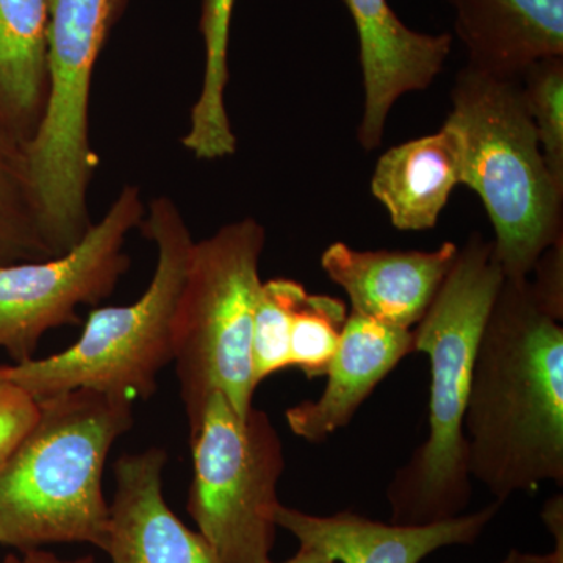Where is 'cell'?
Masks as SVG:
<instances>
[{
    "instance_id": "cell-1",
    "label": "cell",
    "mask_w": 563,
    "mask_h": 563,
    "mask_svg": "<svg viewBox=\"0 0 563 563\" xmlns=\"http://www.w3.org/2000/svg\"><path fill=\"white\" fill-rule=\"evenodd\" d=\"M463 433L466 466L496 503L563 485V328L528 277L506 279L474 358Z\"/></svg>"
},
{
    "instance_id": "cell-2",
    "label": "cell",
    "mask_w": 563,
    "mask_h": 563,
    "mask_svg": "<svg viewBox=\"0 0 563 563\" xmlns=\"http://www.w3.org/2000/svg\"><path fill=\"white\" fill-rule=\"evenodd\" d=\"M503 280L493 243L474 233L412 331L413 351L431 363L429 435L388 485L393 525L440 523L468 509L473 488L463 420L477 344Z\"/></svg>"
},
{
    "instance_id": "cell-3",
    "label": "cell",
    "mask_w": 563,
    "mask_h": 563,
    "mask_svg": "<svg viewBox=\"0 0 563 563\" xmlns=\"http://www.w3.org/2000/svg\"><path fill=\"white\" fill-rule=\"evenodd\" d=\"M35 424L0 468V544L88 543L106 551L103 470L133 426V401L77 388L41 399Z\"/></svg>"
},
{
    "instance_id": "cell-4",
    "label": "cell",
    "mask_w": 563,
    "mask_h": 563,
    "mask_svg": "<svg viewBox=\"0 0 563 563\" xmlns=\"http://www.w3.org/2000/svg\"><path fill=\"white\" fill-rule=\"evenodd\" d=\"M448 124L462 140V185L490 218L493 255L506 279H526L563 236V187L544 163L520 80L465 66L451 91Z\"/></svg>"
},
{
    "instance_id": "cell-5",
    "label": "cell",
    "mask_w": 563,
    "mask_h": 563,
    "mask_svg": "<svg viewBox=\"0 0 563 563\" xmlns=\"http://www.w3.org/2000/svg\"><path fill=\"white\" fill-rule=\"evenodd\" d=\"M140 229L157 247V266L135 302L92 310L68 350L2 365V373L36 401L77 388L131 401H146L157 391L158 374L174 358V318L195 239L166 196L152 199Z\"/></svg>"
},
{
    "instance_id": "cell-6",
    "label": "cell",
    "mask_w": 563,
    "mask_h": 563,
    "mask_svg": "<svg viewBox=\"0 0 563 563\" xmlns=\"http://www.w3.org/2000/svg\"><path fill=\"white\" fill-rule=\"evenodd\" d=\"M265 242L261 222L244 218L192 244L174 318L173 358L190 429L211 393H221L242 418L254 407L252 324Z\"/></svg>"
},
{
    "instance_id": "cell-7",
    "label": "cell",
    "mask_w": 563,
    "mask_h": 563,
    "mask_svg": "<svg viewBox=\"0 0 563 563\" xmlns=\"http://www.w3.org/2000/svg\"><path fill=\"white\" fill-rule=\"evenodd\" d=\"M128 2H49V95L35 135L24 144V157L44 233L55 255L76 246L92 224L88 190L98 166L90 141L92 74Z\"/></svg>"
},
{
    "instance_id": "cell-8",
    "label": "cell",
    "mask_w": 563,
    "mask_h": 563,
    "mask_svg": "<svg viewBox=\"0 0 563 563\" xmlns=\"http://www.w3.org/2000/svg\"><path fill=\"white\" fill-rule=\"evenodd\" d=\"M192 481L187 509L220 563H274L277 484L284 444L272 418H246L211 393L190 429Z\"/></svg>"
},
{
    "instance_id": "cell-9",
    "label": "cell",
    "mask_w": 563,
    "mask_h": 563,
    "mask_svg": "<svg viewBox=\"0 0 563 563\" xmlns=\"http://www.w3.org/2000/svg\"><path fill=\"white\" fill-rule=\"evenodd\" d=\"M146 214L141 191L125 185L76 246L44 261L0 266V350L11 365L35 358L52 329L80 324L77 309L98 306L131 268L125 240Z\"/></svg>"
},
{
    "instance_id": "cell-10",
    "label": "cell",
    "mask_w": 563,
    "mask_h": 563,
    "mask_svg": "<svg viewBox=\"0 0 563 563\" xmlns=\"http://www.w3.org/2000/svg\"><path fill=\"white\" fill-rule=\"evenodd\" d=\"M358 36L365 106L357 140L374 151L384 140L388 114L401 96L428 90L453 47L450 33L415 32L388 0H343Z\"/></svg>"
},
{
    "instance_id": "cell-11",
    "label": "cell",
    "mask_w": 563,
    "mask_h": 563,
    "mask_svg": "<svg viewBox=\"0 0 563 563\" xmlns=\"http://www.w3.org/2000/svg\"><path fill=\"white\" fill-rule=\"evenodd\" d=\"M166 462L165 450L150 448L114 463L110 563H220L201 533L181 523L165 501Z\"/></svg>"
},
{
    "instance_id": "cell-12",
    "label": "cell",
    "mask_w": 563,
    "mask_h": 563,
    "mask_svg": "<svg viewBox=\"0 0 563 563\" xmlns=\"http://www.w3.org/2000/svg\"><path fill=\"white\" fill-rule=\"evenodd\" d=\"M457 254L451 242L428 252L357 251L336 242L322 252L321 266L346 291L352 313L412 331Z\"/></svg>"
},
{
    "instance_id": "cell-13",
    "label": "cell",
    "mask_w": 563,
    "mask_h": 563,
    "mask_svg": "<svg viewBox=\"0 0 563 563\" xmlns=\"http://www.w3.org/2000/svg\"><path fill=\"white\" fill-rule=\"evenodd\" d=\"M501 503L426 526H399L369 520L354 512L320 517L279 504L277 528L302 547H312L339 563H421L428 555L455 544H472L495 520Z\"/></svg>"
},
{
    "instance_id": "cell-14",
    "label": "cell",
    "mask_w": 563,
    "mask_h": 563,
    "mask_svg": "<svg viewBox=\"0 0 563 563\" xmlns=\"http://www.w3.org/2000/svg\"><path fill=\"white\" fill-rule=\"evenodd\" d=\"M413 352V332L350 313L339 350L329 365L320 398L285 413L299 439L321 443L350 424L365 399L406 355Z\"/></svg>"
},
{
    "instance_id": "cell-15",
    "label": "cell",
    "mask_w": 563,
    "mask_h": 563,
    "mask_svg": "<svg viewBox=\"0 0 563 563\" xmlns=\"http://www.w3.org/2000/svg\"><path fill=\"white\" fill-rule=\"evenodd\" d=\"M470 68L520 80L533 63L563 57V0H450Z\"/></svg>"
},
{
    "instance_id": "cell-16",
    "label": "cell",
    "mask_w": 563,
    "mask_h": 563,
    "mask_svg": "<svg viewBox=\"0 0 563 563\" xmlns=\"http://www.w3.org/2000/svg\"><path fill=\"white\" fill-rule=\"evenodd\" d=\"M463 147L454 128L406 141L380 155L372 192L399 231L435 228L451 192L462 185Z\"/></svg>"
},
{
    "instance_id": "cell-17",
    "label": "cell",
    "mask_w": 563,
    "mask_h": 563,
    "mask_svg": "<svg viewBox=\"0 0 563 563\" xmlns=\"http://www.w3.org/2000/svg\"><path fill=\"white\" fill-rule=\"evenodd\" d=\"M51 0H0V133L27 143L49 95Z\"/></svg>"
},
{
    "instance_id": "cell-18",
    "label": "cell",
    "mask_w": 563,
    "mask_h": 563,
    "mask_svg": "<svg viewBox=\"0 0 563 563\" xmlns=\"http://www.w3.org/2000/svg\"><path fill=\"white\" fill-rule=\"evenodd\" d=\"M233 5L235 0H202L199 22L206 49L202 85L191 107L190 125L181 139V146L198 161H221L236 152V136L225 107Z\"/></svg>"
},
{
    "instance_id": "cell-19",
    "label": "cell",
    "mask_w": 563,
    "mask_h": 563,
    "mask_svg": "<svg viewBox=\"0 0 563 563\" xmlns=\"http://www.w3.org/2000/svg\"><path fill=\"white\" fill-rule=\"evenodd\" d=\"M55 257L25 165L24 144L0 133V266Z\"/></svg>"
},
{
    "instance_id": "cell-20",
    "label": "cell",
    "mask_w": 563,
    "mask_h": 563,
    "mask_svg": "<svg viewBox=\"0 0 563 563\" xmlns=\"http://www.w3.org/2000/svg\"><path fill=\"white\" fill-rule=\"evenodd\" d=\"M307 295L306 287L290 279L262 282L252 324V374L255 385L290 368L292 317Z\"/></svg>"
},
{
    "instance_id": "cell-21",
    "label": "cell",
    "mask_w": 563,
    "mask_h": 563,
    "mask_svg": "<svg viewBox=\"0 0 563 563\" xmlns=\"http://www.w3.org/2000/svg\"><path fill=\"white\" fill-rule=\"evenodd\" d=\"M347 317L342 299L307 291L292 317L290 366L301 369L310 379L325 376Z\"/></svg>"
},
{
    "instance_id": "cell-22",
    "label": "cell",
    "mask_w": 563,
    "mask_h": 563,
    "mask_svg": "<svg viewBox=\"0 0 563 563\" xmlns=\"http://www.w3.org/2000/svg\"><path fill=\"white\" fill-rule=\"evenodd\" d=\"M520 87L544 163L563 187V57L533 63L520 77Z\"/></svg>"
},
{
    "instance_id": "cell-23",
    "label": "cell",
    "mask_w": 563,
    "mask_h": 563,
    "mask_svg": "<svg viewBox=\"0 0 563 563\" xmlns=\"http://www.w3.org/2000/svg\"><path fill=\"white\" fill-rule=\"evenodd\" d=\"M38 413V401L9 379L0 363V468L31 431Z\"/></svg>"
},
{
    "instance_id": "cell-24",
    "label": "cell",
    "mask_w": 563,
    "mask_h": 563,
    "mask_svg": "<svg viewBox=\"0 0 563 563\" xmlns=\"http://www.w3.org/2000/svg\"><path fill=\"white\" fill-rule=\"evenodd\" d=\"M528 277L537 301L555 320H563V236L543 251Z\"/></svg>"
},
{
    "instance_id": "cell-25",
    "label": "cell",
    "mask_w": 563,
    "mask_h": 563,
    "mask_svg": "<svg viewBox=\"0 0 563 563\" xmlns=\"http://www.w3.org/2000/svg\"><path fill=\"white\" fill-rule=\"evenodd\" d=\"M543 523L554 537V547H563V499L562 495L548 499L542 510Z\"/></svg>"
},
{
    "instance_id": "cell-26",
    "label": "cell",
    "mask_w": 563,
    "mask_h": 563,
    "mask_svg": "<svg viewBox=\"0 0 563 563\" xmlns=\"http://www.w3.org/2000/svg\"><path fill=\"white\" fill-rule=\"evenodd\" d=\"M2 563H96V559L92 558V555H87V558L65 561V559H60L58 555L47 553V551L36 548V550L22 551L20 555H7Z\"/></svg>"
},
{
    "instance_id": "cell-27",
    "label": "cell",
    "mask_w": 563,
    "mask_h": 563,
    "mask_svg": "<svg viewBox=\"0 0 563 563\" xmlns=\"http://www.w3.org/2000/svg\"><path fill=\"white\" fill-rule=\"evenodd\" d=\"M499 563H563V547H554V550L547 554L512 550Z\"/></svg>"
},
{
    "instance_id": "cell-28",
    "label": "cell",
    "mask_w": 563,
    "mask_h": 563,
    "mask_svg": "<svg viewBox=\"0 0 563 563\" xmlns=\"http://www.w3.org/2000/svg\"><path fill=\"white\" fill-rule=\"evenodd\" d=\"M282 563H339L333 561V559L329 558L328 554L322 553V551L317 550V548L312 547H302L299 548L298 553L292 555L291 559Z\"/></svg>"
}]
</instances>
